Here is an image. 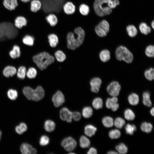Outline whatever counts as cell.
Wrapping results in <instances>:
<instances>
[{
    "label": "cell",
    "mask_w": 154,
    "mask_h": 154,
    "mask_svg": "<svg viewBox=\"0 0 154 154\" xmlns=\"http://www.w3.org/2000/svg\"><path fill=\"white\" fill-rule=\"evenodd\" d=\"M22 1L24 2H27L30 1L31 0H21Z\"/></svg>",
    "instance_id": "obj_57"
},
{
    "label": "cell",
    "mask_w": 154,
    "mask_h": 154,
    "mask_svg": "<svg viewBox=\"0 0 154 154\" xmlns=\"http://www.w3.org/2000/svg\"><path fill=\"white\" fill-rule=\"evenodd\" d=\"M49 141V138L46 135H43L40 137L39 143L42 146H45L48 144Z\"/></svg>",
    "instance_id": "obj_51"
},
{
    "label": "cell",
    "mask_w": 154,
    "mask_h": 154,
    "mask_svg": "<svg viewBox=\"0 0 154 154\" xmlns=\"http://www.w3.org/2000/svg\"><path fill=\"white\" fill-rule=\"evenodd\" d=\"M97 153L96 149L93 147L90 148L87 153L88 154H96Z\"/></svg>",
    "instance_id": "obj_53"
},
{
    "label": "cell",
    "mask_w": 154,
    "mask_h": 154,
    "mask_svg": "<svg viewBox=\"0 0 154 154\" xmlns=\"http://www.w3.org/2000/svg\"><path fill=\"white\" fill-rule=\"evenodd\" d=\"M126 30L128 35L131 38L135 37L138 33L137 28L135 25L132 24L127 25L126 27Z\"/></svg>",
    "instance_id": "obj_19"
},
{
    "label": "cell",
    "mask_w": 154,
    "mask_h": 154,
    "mask_svg": "<svg viewBox=\"0 0 154 154\" xmlns=\"http://www.w3.org/2000/svg\"><path fill=\"white\" fill-rule=\"evenodd\" d=\"M129 103L131 105L135 106L139 103V98L138 95L135 93H132L129 95L128 97Z\"/></svg>",
    "instance_id": "obj_25"
},
{
    "label": "cell",
    "mask_w": 154,
    "mask_h": 154,
    "mask_svg": "<svg viewBox=\"0 0 154 154\" xmlns=\"http://www.w3.org/2000/svg\"><path fill=\"white\" fill-rule=\"evenodd\" d=\"M9 54L11 57L13 59L19 57L21 54L19 47L17 45H14L13 49L9 52Z\"/></svg>",
    "instance_id": "obj_28"
},
{
    "label": "cell",
    "mask_w": 154,
    "mask_h": 154,
    "mask_svg": "<svg viewBox=\"0 0 154 154\" xmlns=\"http://www.w3.org/2000/svg\"><path fill=\"white\" fill-rule=\"evenodd\" d=\"M27 129L26 125L24 123H21L19 126H17L15 127V130L18 134L20 135L26 131Z\"/></svg>",
    "instance_id": "obj_38"
},
{
    "label": "cell",
    "mask_w": 154,
    "mask_h": 154,
    "mask_svg": "<svg viewBox=\"0 0 154 154\" xmlns=\"http://www.w3.org/2000/svg\"><path fill=\"white\" fill-rule=\"evenodd\" d=\"M33 60L38 68L43 70L54 62V58L48 53L42 52L34 56Z\"/></svg>",
    "instance_id": "obj_3"
},
{
    "label": "cell",
    "mask_w": 154,
    "mask_h": 154,
    "mask_svg": "<svg viewBox=\"0 0 154 154\" xmlns=\"http://www.w3.org/2000/svg\"><path fill=\"white\" fill-rule=\"evenodd\" d=\"M92 105L94 108L96 110L101 109L103 106V100L100 98H96L93 100Z\"/></svg>",
    "instance_id": "obj_33"
},
{
    "label": "cell",
    "mask_w": 154,
    "mask_h": 154,
    "mask_svg": "<svg viewBox=\"0 0 154 154\" xmlns=\"http://www.w3.org/2000/svg\"><path fill=\"white\" fill-rule=\"evenodd\" d=\"M81 117V115L79 112L77 111L72 112V118L75 121H78L80 119Z\"/></svg>",
    "instance_id": "obj_52"
},
{
    "label": "cell",
    "mask_w": 154,
    "mask_h": 154,
    "mask_svg": "<svg viewBox=\"0 0 154 154\" xmlns=\"http://www.w3.org/2000/svg\"><path fill=\"white\" fill-rule=\"evenodd\" d=\"M44 91L40 86H38L35 89H33L31 95V100L38 101L42 99L44 96Z\"/></svg>",
    "instance_id": "obj_9"
},
{
    "label": "cell",
    "mask_w": 154,
    "mask_h": 154,
    "mask_svg": "<svg viewBox=\"0 0 154 154\" xmlns=\"http://www.w3.org/2000/svg\"><path fill=\"white\" fill-rule=\"evenodd\" d=\"M102 84V80L99 78L95 77L92 78L90 82L91 91L94 93L98 92Z\"/></svg>",
    "instance_id": "obj_13"
},
{
    "label": "cell",
    "mask_w": 154,
    "mask_h": 154,
    "mask_svg": "<svg viewBox=\"0 0 154 154\" xmlns=\"http://www.w3.org/2000/svg\"><path fill=\"white\" fill-rule=\"evenodd\" d=\"M116 149L119 153L121 154H126L128 151V148L127 146L122 143L117 145Z\"/></svg>",
    "instance_id": "obj_40"
},
{
    "label": "cell",
    "mask_w": 154,
    "mask_h": 154,
    "mask_svg": "<svg viewBox=\"0 0 154 154\" xmlns=\"http://www.w3.org/2000/svg\"><path fill=\"white\" fill-rule=\"evenodd\" d=\"M138 27L141 33L144 35H147L151 32V28L145 22L141 23Z\"/></svg>",
    "instance_id": "obj_16"
},
{
    "label": "cell",
    "mask_w": 154,
    "mask_h": 154,
    "mask_svg": "<svg viewBox=\"0 0 154 154\" xmlns=\"http://www.w3.org/2000/svg\"><path fill=\"white\" fill-rule=\"evenodd\" d=\"M27 70L26 68L24 66H21L18 68L17 75L18 78L23 79L25 78L26 75Z\"/></svg>",
    "instance_id": "obj_41"
},
{
    "label": "cell",
    "mask_w": 154,
    "mask_h": 154,
    "mask_svg": "<svg viewBox=\"0 0 154 154\" xmlns=\"http://www.w3.org/2000/svg\"><path fill=\"white\" fill-rule=\"evenodd\" d=\"M150 25L152 29H154V21L153 20H152L151 22Z\"/></svg>",
    "instance_id": "obj_55"
},
{
    "label": "cell",
    "mask_w": 154,
    "mask_h": 154,
    "mask_svg": "<svg viewBox=\"0 0 154 154\" xmlns=\"http://www.w3.org/2000/svg\"><path fill=\"white\" fill-rule=\"evenodd\" d=\"M108 6L112 9H114L119 5L120 2L119 0H107Z\"/></svg>",
    "instance_id": "obj_50"
},
{
    "label": "cell",
    "mask_w": 154,
    "mask_h": 154,
    "mask_svg": "<svg viewBox=\"0 0 154 154\" xmlns=\"http://www.w3.org/2000/svg\"><path fill=\"white\" fill-rule=\"evenodd\" d=\"M110 25L106 20L102 19L95 26L94 28L96 35L100 37H106L110 31Z\"/></svg>",
    "instance_id": "obj_6"
},
{
    "label": "cell",
    "mask_w": 154,
    "mask_h": 154,
    "mask_svg": "<svg viewBox=\"0 0 154 154\" xmlns=\"http://www.w3.org/2000/svg\"><path fill=\"white\" fill-rule=\"evenodd\" d=\"M18 31L11 23L4 22L0 23V41L12 39L16 37Z\"/></svg>",
    "instance_id": "obj_2"
},
{
    "label": "cell",
    "mask_w": 154,
    "mask_h": 154,
    "mask_svg": "<svg viewBox=\"0 0 154 154\" xmlns=\"http://www.w3.org/2000/svg\"><path fill=\"white\" fill-rule=\"evenodd\" d=\"M125 123V121L121 117L116 118L114 122L115 126L119 129L121 128Z\"/></svg>",
    "instance_id": "obj_44"
},
{
    "label": "cell",
    "mask_w": 154,
    "mask_h": 154,
    "mask_svg": "<svg viewBox=\"0 0 154 154\" xmlns=\"http://www.w3.org/2000/svg\"><path fill=\"white\" fill-rule=\"evenodd\" d=\"M126 133L130 135H132L137 129L136 126L134 124H127L125 127Z\"/></svg>",
    "instance_id": "obj_43"
},
{
    "label": "cell",
    "mask_w": 154,
    "mask_h": 154,
    "mask_svg": "<svg viewBox=\"0 0 154 154\" xmlns=\"http://www.w3.org/2000/svg\"><path fill=\"white\" fill-rule=\"evenodd\" d=\"M93 110L89 106H86L83 108L82 114L83 116L85 118H88L90 117L92 115Z\"/></svg>",
    "instance_id": "obj_36"
},
{
    "label": "cell",
    "mask_w": 154,
    "mask_h": 154,
    "mask_svg": "<svg viewBox=\"0 0 154 154\" xmlns=\"http://www.w3.org/2000/svg\"><path fill=\"white\" fill-rule=\"evenodd\" d=\"M96 131V128L90 124L86 125L84 128L85 134L89 137H91L94 135Z\"/></svg>",
    "instance_id": "obj_23"
},
{
    "label": "cell",
    "mask_w": 154,
    "mask_h": 154,
    "mask_svg": "<svg viewBox=\"0 0 154 154\" xmlns=\"http://www.w3.org/2000/svg\"><path fill=\"white\" fill-rule=\"evenodd\" d=\"M143 102L145 106L148 107L152 105V103L150 99V94L148 92H145L143 94Z\"/></svg>",
    "instance_id": "obj_29"
},
{
    "label": "cell",
    "mask_w": 154,
    "mask_h": 154,
    "mask_svg": "<svg viewBox=\"0 0 154 154\" xmlns=\"http://www.w3.org/2000/svg\"><path fill=\"white\" fill-rule=\"evenodd\" d=\"M34 41V38L29 35L25 36L23 39V42L25 44L29 46H32L33 45Z\"/></svg>",
    "instance_id": "obj_39"
},
{
    "label": "cell",
    "mask_w": 154,
    "mask_h": 154,
    "mask_svg": "<svg viewBox=\"0 0 154 154\" xmlns=\"http://www.w3.org/2000/svg\"><path fill=\"white\" fill-rule=\"evenodd\" d=\"M55 124L54 122L51 120H46L44 123V128L47 132H51L53 131L55 129Z\"/></svg>",
    "instance_id": "obj_27"
},
{
    "label": "cell",
    "mask_w": 154,
    "mask_h": 154,
    "mask_svg": "<svg viewBox=\"0 0 154 154\" xmlns=\"http://www.w3.org/2000/svg\"><path fill=\"white\" fill-rule=\"evenodd\" d=\"M145 55L147 57L152 58L154 56V46L153 45H149L147 46L145 50Z\"/></svg>",
    "instance_id": "obj_42"
},
{
    "label": "cell",
    "mask_w": 154,
    "mask_h": 154,
    "mask_svg": "<svg viewBox=\"0 0 154 154\" xmlns=\"http://www.w3.org/2000/svg\"><path fill=\"white\" fill-rule=\"evenodd\" d=\"M7 95L9 99L14 100L17 98L18 97V93L15 90L10 89L7 92Z\"/></svg>",
    "instance_id": "obj_49"
},
{
    "label": "cell",
    "mask_w": 154,
    "mask_h": 154,
    "mask_svg": "<svg viewBox=\"0 0 154 154\" xmlns=\"http://www.w3.org/2000/svg\"><path fill=\"white\" fill-rule=\"evenodd\" d=\"M3 4L6 9L10 10H14L18 5L17 0H4Z\"/></svg>",
    "instance_id": "obj_18"
},
{
    "label": "cell",
    "mask_w": 154,
    "mask_h": 154,
    "mask_svg": "<svg viewBox=\"0 0 154 154\" xmlns=\"http://www.w3.org/2000/svg\"><path fill=\"white\" fill-rule=\"evenodd\" d=\"M140 127L143 131L146 133H149L152 130L153 125L149 123L145 122L141 123Z\"/></svg>",
    "instance_id": "obj_31"
},
{
    "label": "cell",
    "mask_w": 154,
    "mask_h": 154,
    "mask_svg": "<svg viewBox=\"0 0 154 154\" xmlns=\"http://www.w3.org/2000/svg\"><path fill=\"white\" fill-rule=\"evenodd\" d=\"M110 52L108 49L101 50L99 54V57L101 60L104 62L109 61L110 58Z\"/></svg>",
    "instance_id": "obj_21"
},
{
    "label": "cell",
    "mask_w": 154,
    "mask_h": 154,
    "mask_svg": "<svg viewBox=\"0 0 154 154\" xmlns=\"http://www.w3.org/2000/svg\"><path fill=\"white\" fill-rule=\"evenodd\" d=\"M116 59L119 61H123L127 63L132 62L133 59L132 53L125 46L121 45L118 47L115 52Z\"/></svg>",
    "instance_id": "obj_5"
},
{
    "label": "cell",
    "mask_w": 154,
    "mask_h": 154,
    "mask_svg": "<svg viewBox=\"0 0 154 154\" xmlns=\"http://www.w3.org/2000/svg\"><path fill=\"white\" fill-rule=\"evenodd\" d=\"M121 89V86L119 82L116 81H113L108 86L107 90L110 96H117L119 94Z\"/></svg>",
    "instance_id": "obj_7"
},
{
    "label": "cell",
    "mask_w": 154,
    "mask_h": 154,
    "mask_svg": "<svg viewBox=\"0 0 154 154\" xmlns=\"http://www.w3.org/2000/svg\"><path fill=\"white\" fill-rule=\"evenodd\" d=\"M93 7L96 15L100 17L110 15L113 10L108 6L107 0H95Z\"/></svg>",
    "instance_id": "obj_4"
},
{
    "label": "cell",
    "mask_w": 154,
    "mask_h": 154,
    "mask_svg": "<svg viewBox=\"0 0 154 154\" xmlns=\"http://www.w3.org/2000/svg\"><path fill=\"white\" fill-rule=\"evenodd\" d=\"M124 116L125 119L129 121L134 120L135 117L134 113L130 109H127L125 111Z\"/></svg>",
    "instance_id": "obj_35"
},
{
    "label": "cell",
    "mask_w": 154,
    "mask_h": 154,
    "mask_svg": "<svg viewBox=\"0 0 154 154\" xmlns=\"http://www.w3.org/2000/svg\"><path fill=\"white\" fill-rule=\"evenodd\" d=\"M118 100L116 96H113L112 98H107L106 102V107L108 109H111L113 111H116L119 108Z\"/></svg>",
    "instance_id": "obj_12"
},
{
    "label": "cell",
    "mask_w": 154,
    "mask_h": 154,
    "mask_svg": "<svg viewBox=\"0 0 154 154\" xmlns=\"http://www.w3.org/2000/svg\"><path fill=\"white\" fill-rule=\"evenodd\" d=\"M121 135L120 131L117 129L112 130L109 132L110 137L112 139H114L119 138Z\"/></svg>",
    "instance_id": "obj_46"
},
{
    "label": "cell",
    "mask_w": 154,
    "mask_h": 154,
    "mask_svg": "<svg viewBox=\"0 0 154 154\" xmlns=\"http://www.w3.org/2000/svg\"><path fill=\"white\" fill-rule=\"evenodd\" d=\"M45 19L47 23L52 27L54 26L58 23V20L56 15L53 13H50L46 16Z\"/></svg>",
    "instance_id": "obj_24"
},
{
    "label": "cell",
    "mask_w": 154,
    "mask_h": 154,
    "mask_svg": "<svg viewBox=\"0 0 154 154\" xmlns=\"http://www.w3.org/2000/svg\"><path fill=\"white\" fill-rule=\"evenodd\" d=\"M79 9L80 13L84 16L87 15L90 12L89 7L84 4H81L79 7Z\"/></svg>",
    "instance_id": "obj_37"
},
{
    "label": "cell",
    "mask_w": 154,
    "mask_h": 154,
    "mask_svg": "<svg viewBox=\"0 0 154 154\" xmlns=\"http://www.w3.org/2000/svg\"><path fill=\"white\" fill-rule=\"evenodd\" d=\"M20 151L23 154H35L37 153L36 149L29 144L24 143L20 147Z\"/></svg>",
    "instance_id": "obj_14"
},
{
    "label": "cell",
    "mask_w": 154,
    "mask_h": 154,
    "mask_svg": "<svg viewBox=\"0 0 154 154\" xmlns=\"http://www.w3.org/2000/svg\"><path fill=\"white\" fill-rule=\"evenodd\" d=\"M61 145L66 150L70 151L76 148V142L73 138L68 137L65 138L62 140Z\"/></svg>",
    "instance_id": "obj_8"
},
{
    "label": "cell",
    "mask_w": 154,
    "mask_h": 154,
    "mask_svg": "<svg viewBox=\"0 0 154 154\" xmlns=\"http://www.w3.org/2000/svg\"><path fill=\"white\" fill-rule=\"evenodd\" d=\"M41 7V4L39 0H33L31 3V10L36 13L39 10Z\"/></svg>",
    "instance_id": "obj_26"
},
{
    "label": "cell",
    "mask_w": 154,
    "mask_h": 154,
    "mask_svg": "<svg viewBox=\"0 0 154 154\" xmlns=\"http://www.w3.org/2000/svg\"><path fill=\"white\" fill-rule=\"evenodd\" d=\"M55 56L58 61L59 62L64 61L66 58L65 54L61 50H58L55 53Z\"/></svg>",
    "instance_id": "obj_48"
},
{
    "label": "cell",
    "mask_w": 154,
    "mask_h": 154,
    "mask_svg": "<svg viewBox=\"0 0 154 154\" xmlns=\"http://www.w3.org/2000/svg\"><path fill=\"white\" fill-rule=\"evenodd\" d=\"M102 121L104 125L106 127H111L114 125L113 119L110 117L106 116L104 117Z\"/></svg>",
    "instance_id": "obj_32"
},
{
    "label": "cell",
    "mask_w": 154,
    "mask_h": 154,
    "mask_svg": "<svg viewBox=\"0 0 154 154\" xmlns=\"http://www.w3.org/2000/svg\"><path fill=\"white\" fill-rule=\"evenodd\" d=\"M118 153L117 152L114 151H110L107 153L108 154H116Z\"/></svg>",
    "instance_id": "obj_54"
},
{
    "label": "cell",
    "mask_w": 154,
    "mask_h": 154,
    "mask_svg": "<svg viewBox=\"0 0 154 154\" xmlns=\"http://www.w3.org/2000/svg\"><path fill=\"white\" fill-rule=\"evenodd\" d=\"M52 100L54 106L58 107L61 106L64 102V96L61 92L58 91L53 96Z\"/></svg>",
    "instance_id": "obj_10"
},
{
    "label": "cell",
    "mask_w": 154,
    "mask_h": 154,
    "mask_svg": "<svg viewBox=\"0 0 154 154\" xmlns=\"http://www.w3.org/2000/svg\"><path fill=\"white\" fill-rule=\"evenodd\" d=\"M27 21L24 17L19 16L15 20V27L19 29H21L24 26L26 25Z\"/></svg>",
    "instance_id": "obj_22"
},
{
    "label": "cell",
    "mask_w": 154,
    "mask_h": 154,
    "mask_svg": "<svg viewBox=\"0 0 154 154\" xmlns=\"http://www.w3.org/2000/svg\"><path fill=\"white\" fill-rule=\"evenodd\" d=\"M1 135H2V132L0 130V141L1 139Z\"/></svg>",
    "instance_id": "obj_58"
},
{
    "label": "cell",
    "mask_w": 154,
    "mask_h": 154,
    "mask_svg": "<svg viewBox=\"0 0 154 154\" xmlns=\"http://www.w3.org/2000/svg\"><path fill=\"white\" fill-rule=\"evenodd\" d=\"M85 36L84 30L80 27L75 28L74 33L68 32L66 37L68 48L74 50L79 47L83 42Z\"/></svg>",
    "instance_id": "obj_1"
},
{
    "label": "cell",
    "mask_w": 154,
    "mask_h": 154,
    "mask_svg": "<svg viewBox=\"0 0 154 154\" xmlns=\"http://www.w3.org/2000/svg\"><path fill=\"white\" fill-rule=\"evenodd\" d=\"M60 116L61 119L68 122L70 123L72 120V112L66 107L62 108L60 111Z\"/></svg>",
    "instance_id": "obj_11"
},
{
    "label": "cell",
    "mask_w": 154,
    "mask_h": 154,
    "mask_svg": "<svg viewBox=\"0 0 154 154\" xmlns=\"http://www.w3.org/2000/svg\"><path fill=\"white\" fill-rule=\"evenodd\" d=\"M37 74L36 69L33 67H30L29 68L26 72V75L27 77L30 79L35 78Z\"/></svg>",
    "instance_id": "obj_45"
},
{
    "label": "cell",
    "mask_w": 154,
    "mask_h": 154,
    "mask_svg": "<svg viewBox=\"0 0 154 154\" xmlns=\"http://www.w3.org/2000/svg\"><path fill=\"white\" fill-rule=\"evenodd\" d=\"M33 89L30 87L26 86L25 87L23 90L24 94L29 100H31L32 92Z\"/></svg>",
    "instance_id": "obj_47"
},
{
    "label": "cell",
    "mask_w": 154,
    "mask_h": 154,
    "mask_svg": "<svg viewBox=\"0 0 154 154\" xmlns=\"http://www.w3.org/2000/svg\"><path fill=\"white\" fill-rule=\"evenodd\" d=\"M144 74L146 79L149 81H152L154 79V69L150 68L146 70L144 72Z\"/></svg>",
    "instance_id": "obj_34"
},
{
    "label": "cell",
    "mask_w": 154,
    "mask_h": 154,
    "mask_svg": "<svg viewBox=\"0 0 154 154\" xmlns=\"http://www.w3.org/2000/svg\"><path fill=\"white\" fill-rule=\"evenodd\" d=\"M63 9L64 12L66 14L71 15L75 12L76 7L72 2L68 1L64 5Z\"/></svg>",
    "instance_id": "obj_15"
},
{
    "label": "cell",
    "mask_w": 154,
    "mask_h": 154,
    "mask_svg": "<svg viewBox=\"0 0 154 154\" xmlns=\"http://www.w3.org/2000/svg\"><path fill=\"white\" fill-rule=\"evenodd\" d=\"M90 143V141L87 137L84 135L81 136L80 139V144L82 148H85L88 147Z\"/></svg>",
    "instance_id": "obj_30"
},
{
    "label": "cell",
    "mask_w": 154,
    "mask_h": 154,
    "mask_svg": "<svg viewBox=\"0 0 154 154\" xmlns=\"http://www.w3.org/2000/svg\"><path fill=\"white\" fill-rule=\"evenodd\" d=\"M47 38L50 46L52 47H56L59 41L57 35L54 33L50 34L48 35Z\"/></svg>",
    "instance_id": "obj_20"
},
{
    "label": "cell",
    "mask_w": 154,
    "mask_h": 154,
    "mask_svg": "<svg viewBox=\"0 0 154 154\" xmlns=\"http://www.w3.org/2000/svg\"><path fill=\"white\" fill-rule=\"evenodd\" d=\"M150 112L151 115L153 116L154 115V108L153 107L151 109Z\"/></svg>",
    "instance_id": "obj_56"
},
{
    "label": "cell",
    "mask_w": 154,
    "mask_h": 154,
    "mask_svg": "<svg viewBox=\"0 0 154 154\" xmlns=\"http://www.w3.org/2000/svg\"><path fill=\"white\" fill-rule=\"evenodd\" d=\"M17 72L16 68L13 66H7L6 67L3 71L4 76L7 78L14 75Z\"/></svg>",
    "instance_id": "obj_17"
}]
</instances>
